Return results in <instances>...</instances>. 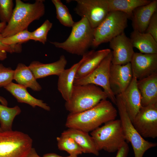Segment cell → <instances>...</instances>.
I'll return each instance as SVG.
<instances>
[{
	"label": "cell",
	"mask_w": 157,
	"mask_h": 157,
	"mask_svg": "<svg viewBox=\"0 0 157 157\" xmlns=\"http://www.w3.org/2000/svg\"><path fill=\"white\" fill-rule=\"evenodd\" d=\"M31 32L27 29L11 36L3 38L2 42L9 45L21 44L31 40Z\"/></svg>",
	"instance_id": "30"
},
{
	"label": "cell",
	"mask_w": 157,
	"mask_h": 157,
	"mask_svg": "<svg viewBox=\"0 0 157 157\" xmlns=\"http://www.w3.org/2000/svg\"><path fill=\"white\" fill-rule=\"evenodd\" d=\"M130 63L133 76L137 80L157 73V54L135 52Z\"/></svg>",
	"instance_id": "13"
},
{
	"label": "cell",
	"mask_w": 157,
	"mask_h": 157,
	"mask_svg": "<svg viewBox=\"0 0 157 157\" xmlns=\"http://www.w3.org/2000/svg\"><path fill=\"white\" fill-rule=\"evenodd\" d=\"M111 51L109 49L87 51L82 56L83 60L76 71L75 79L83 78L90 73Z\"/></svg>",
	"instance_id": "15"
},
{
	"label": "cell",
	"mask_w": 157,
	"mask_h": 157,
	"mask_svg": "<svg viewBox=\"0 0 157 157\" xmlns=\"http://www.w3.org/2000/svg\"><path fill=\"white\" fill-rule=\"evenodd\" d=\"M83 60L82 58L70 68L64 69L58 76V89L66 102L68 101L70 99L75 74Z\"/></svg>",
	"instance_id": "21"
},
{
	"label": "cell",
	"mask_w": 157,
	"mask_h": 157,
	"mask_svg": "<svg viewBox=\"0 0 157 157\" xmlns=\"http://www.w3.org/2000/svg\"><path fill=\"white\" fill-rule=\"evenodd\" d=\"M129 151V147L126 142L117 151L115 157H127Z\"/></svg>",
	"instance_id": "35"
},
{
	"label": "cell",
	"mask_w": 157,
	"mask_h": 157,
	"mask_svg": "<svg viewBox=\"0 0 157 157\" xmlns=\"http://www.w3.org/2000/svg\"><path fill=\"white\" fill-rule=\"evenodd\" d=\"M133 77L130 63L124 65L112 63L110 70L109 83L115 96L122 93L130 83Z\"/></svg>",
	"instance_id": "14"
},
{
	"label": "cell",
	"mask_w": 157,
	"mask_h": 157,
	"mask_svg": "<svg viewBox=\"0 0 157 157\" xmlns=\"http://www.w3.org/2000/svg\"><path fill=\"white\" fill-rule=\"evenodd\" d=\"M7 25L6 23L0 22V34H1Z\"/></svg>",
	"instance_id": "38"
},
{
	"label": "cell",
	"mask_w": 157,
	"mask_h": 157,
	"mask_svg": "<svg viewBox=\"0 0 157 157\" xmlns=\"http://www.w3.org/2000/svg\"><path fill=\"white\" fill-rule=\"evenodd\" d=\"M0 102L1 104L3 105L7 106L8 105L7 101L5 99L0 96Z\"/></svg>",
	"instance_id": "39"
},
{
	"label": "cell",
	"mask_w": 157,
	"mask_h": 157,
	"mask_svg": "<svg viewBox=\"0 0 157 157\" xmlns=\"http://www.w3.org/2000/svg\"><path fill=\"white\" fill-rule=\"evenodd\" d=\"M145 33L150 34L157 41V11L152 16Z\"/></svg>",
	"instance_id": "34"
},
{
	"label": "cell",
	"mask_w": 157,
	"mask_h": 157,
	"mask_svg": "<svg viewBox=\"0 0 157 157\" xmlns=\"http://www.w3.org/2000/svg\"><path fill=\"white\" fill-rule=\"evenodd\" d=\"M44 2L36 0L31 3L16 0L11 17L1 34L3 37H9L27 29L32 22L39 20L45 13Z\"/></svg>",
	"instance_id": "2"
},
{
	"label": "cell",
	"mask_w": 157,
	"mask_h": 157,
	"mask_svg": "<svg viewBox=\"0 0 157 157\" xmlns=\"http://www.w3.org/2000/svg\"><path fill=\"white\" fill-rule=\"evenodd\" d=\"M36 79L28 66L23 63H18L14 70L13 80L18 84L34 91H39L42 88Z\"/></svg>",
	"instance_id": "24"
},
{
	"label": "cell",
	"mask_w": 157,
	"mask_h": 157,
	"mask_svg": "<svg viewBox=\"0 0 157 157\" xmlns=\"http://www.w3.org/2000/svg\"><path fill=\"white\" fill-rule=\"evenodd\" d=\"M25 157H40L37 154L35 150L32 148L30 151Z\"/></svg>",
	"instance_id": "37"
},
{
	"label": "cell",
	"mask_w": 157,
	"mask_h": 157,
	"mask_svg": "<svg viewBox=\"0 0 157 157\" xmlns=\"http://www.w3.org/2000/svg\"><path fill=\"white\" fill-rule=\"evenodd\" d=\"M51 1L56 9V18L60 24L66 27H72L75 22L67 7L60 0Z\"/></svg>",
	"instance_id": "28"
},
{
	"label": "cell",
	"mask_w": 157,
	"mask_h": 157,
	"mask_svg": "<svg viewBox=\"0 0 157 157\" xmlns=\"http://www.w3.org/2000/svg\"><path fill=\"white\" fill-rule=\"evenodd\" d=\"M107 98L104 90L95 85H74L70 99L65 102V107L69 113H79L92 108Z\"/></svg>",
	"instance_id": "4"
},
{
	"label": "cell",
	"mask_w": 157,
	"mask_h": 157,
	"mask_svg": "<svg viewBox=\"0 0 157 157\" xmlns=\"http://www.w3.org/2000/svg\"><path fill=\"white\" fill-rule=\"evenodd\" d=\"M33 140L20 131H0V157H25L32 149Z\"/></svg>",
	"instance_id": "8"
},
{
	"label": "cell",
	"mask_w": 157,
	"mask_h": 157,
	"mask_svg": "<svg viewBox=\"0 0 157 157\" xmlns=\"http://www.w3.org/2000/svg\"><path fill=\"white\" fill-rule=\"evenodd\" d=\"M137 80L133 76L129 86L121 94L131 121L142 107L141 96L137 86Z\"/></svg>",
	"instance_id": "19"
},
{
	"label": "cell",
	"mask_w": 157,
	"mask_h": 157,
	"mask_svg": "<svg viewBox=\"0 0 157 157\" xmlns=\"http://www.w3.org/2000/svg\"><path fill=\"white\" fill-rule=\"evenodd\" d=\"M67 63V61L65 56L62 55L59 59L55 62L44 64L34 61L31 62L28 67L35 78L37 79L51 75L58 76L65 69Z\"/></svg>",
	"instance_id": "17"
},
{
	"label": "cell",
	"mask_w": 157,
	"mask_h": 157,
	"mask_svg": "<svg viewBox=\"0 0 157 157\" xmlns=\"http://www.w3.org/2000/svg\"><path fill=\"white\" fill-rule=\"evenodd\" d=\"M61 135L72 138L81 148L83 153L99 155V151L88 133L76 129L68 128L64 131Z\"/></svg>",
	"instance_id": "22"
},
{
	"label": "cell",
	"mask_w": 157,
	"mask_h": 157,
	"mask_svg": "<svg viewBox=\"0 0 157 157\" xmlns=\"http://www.w3.org/2000/svg\"><path fill=\"white\" fill-rule=\"evenodd\" d=\"M2 131V130L1 129V127H0V131Z\"/></svg>",
	"instance_id": "40"
},
{
	"label": "cell",
	"mask_w": 157,
	"mask_h": 157,
	"mask_svg": "<svg viewBox=\"0 0 157 157\" xmlns=\"http://www.w3.org/2000/svg\"><path fill=\"white\" fill-rule=\"evenodd\" d=\"M75 13L87 19L94 29L106 17L109 10L107 0H76Z\"/></svg>",
	"instance_id": "10"
},
{
	"label": "cell",
	"mask_w": 157,
	"mask_h": 157,
	"mask_svg": "<svg viewBox=\"0 0 157 157\" xmlns=\"http://www.w3.org/2000/svg\"><path fill=\"white\" fill-rule=\"evenodd\" d=\"M72 28L71 33L65 41L50 42L56 47L69 53L83 56L92 46L94 29L85 17L75 22Z\"/></svg>",
	"instance_id": "3"
},
{
	"label": "cell",
	"mask_w": 157,
	"mask_h": 157,
	"mask_svg": "<svg viewBox=\"0 0 157 157\" xmlns=\"http://www.w3.org/2000/svg\"><path fill=\"white\" fill-rule=\"evenodd\" d=\"M157 10V0L151 1L147 4L136 8L130 18L133 30L145 33L152 16Z\"/></svg>",
	"instance_id": "16"
},
{
	"label": "cell",
	"mask_w": 157,
	"mask_h": 157,
	"mask_svg": "<svg viewBox=\"0 0 157 157\" xmlns=\"http://www.w3.org/2000/svg\"><path fill=\"white\" fill-rule=\"evenodd\" d=\"M3 38L0 34V60H3L7 57V53H20L22 50L21 44L9 45L3 43L2 40Z\"/></svg>",
	"instance_id": "32"
},
{
	"label": "cell",
	"mask_w": 157,
	"mask_h": 157,
	"mask_svg": "<svg viewBox=\"0 0 157 157\" xmlns=\"http://www.w3.org/2000/svg\"><path fill=\"white\" fill-rule=\"evenodd\" d=\"M42 157H78L77 156L69 155L67 156H62L54 153H50L44 155Z\"/></svg>",
	"instance_id": "36"
},
{
	"label": "cell",
	"mask_w": 157,
	"mask_h": 157,
	"mask_svg": "<svg viewBox=\"0 0 157 157\" xmlns=\"http://www.w3.org/2000/svg\"><path fill=\"white\" fill-rule=\"evenodd\" d=\"M137 132L143 138L157 137V104L142 106L131 121Z\"/></svg>",
	"instance_id": "11"
},
{
	"label": "cell",
	"mask_w": 157,
	"mask_h": 157,
	"mask_svg": "<svg viewBox=\"0 0 157 157\" xmlns=\"http://www.w3.org/2000/svg\"><path fill=\"white\" fill-rule=\"evenodd\" d=\"M91 136L99 151H117L126 142L120 119L112 120L92 131Z\"/></svg>",
	"instance_id": "5"
},
{
	"label": "cell",
	"mask_w": 157,
	"mask_h": 157,
	"mask_svg": "<svg viewBox=\"0 0 157 157\" xmlns=\"http://www.w3.org/2000/svg\"><path fill=\"white\" fill-rule=\"evenodd\" d=\"M109 42L110 47L112 50V64L124 65L131 62L135 52L130 38L124 32Z\"/></svg>",
	"instance_id": "12"
},
{
	"label": "cell",
	"mask_w": 157,
	"mask_h": 157,
	"mask_svg": "<svg viewBox=\"0 0 157 157\" xmlns=\"http://www.w3.org/2000/svg\"><path fill=\"white\" fill-rule=\"evenodd\" d=\"M137 84L142 106L157 104V73L137 80Z\"/></svg>",
	"instance_id": "18"
},
{
	"label": "cell",
	"mask_w": 157,
	"mask_h": 157,
	"mask_svg": "<svg viewBox=\"0 0 157 157\" xmlns=\"http://www.w3.org/2000/svg\"><path fill=\"white\" fill-rule=\"evenodd\" d=\"M110 11H118L126 14L131 18L137 8L150 3L149 0H107Z\"/></svg>",
	"instance_id": "25"
},
{
	"label": "cell",
	"mask_w": 157,
	"mask_h": 157,
	"mask_svg": "<svg viewBox=\"0 0 157 157\" xmlns=\"http://www.w3.org/2000/svg\"><path fill=\"white\" fill-rule=\"evenodd\" d=\"M128 16L120 11H110L103 21L94 29L92 46L97 47L109 42L124 32L127 26Z\"/></svg>",
	"instance_id": "7"
},
{
	"label": "cell",
	"mask_w": 157,
	"mask_h": 157,
	"mask_svg": "<svg viewBox=\"0 0 157 157\" xmlns=\"http://www.w3.org/2000/svg\"><path fill=\"white\" fill-rule=\"evenodd\" d=\"M58 149L67 152L70 155L78 156L83 153L80 146L72 138L61 135L56 138Z\"/></svg>",
	"instance_id": "27"
},
{
	"label": "cell",
	"mask_w": 157,
	"mask_h": 157,
	"mask_svg": "<svg viewBox=\"0 0 157 157\" xmlns=\"http://www.w3.org/2000/svg\"><path fill=\"white\" fill-rule=\"evenodd\" d=\"M13 3L12 0H0V20L8 23L13 12Z\"/></svg>",
	"instance_id": "31"
},
{
	"label": "cell",
	"mask_w": 157,
	"mask_h": 157,
	"mask_svg": "<svg viewBox=\"0 0 157 157\" xmlns=\"http://www.w3.org/2000/svg\"><path fill=\"white\" fill-rule=\"evenodd\" d=\"M14 70L0 64V88L4 87L13 80Z\"/></svg>",
	"instance_id": "33"
},
{
	"label": "cell",
	"mask_w": 157,
	"mask_h": 157,
	"mask_svg": "<svg viewBox=\"0 0 157 157\" xmlns=\"http://www.w3.org/2000/svg\"><path fill=\"white\" fill-rule=\"evenodd\" d=\"M52 25V23L49 20H46L40 26L31 32V40L45 44L47 41L48 33Z\"/></svg>",
	"instance_id": "29"
},
{
	"label": "cell",
	"mask_w": 157,
	"mask_h": 157,
	"mask_svg": "<svg viewBox=\"0 0 157 157\" xmlns=\"http://www.w3.org/2000/svg\"><path fill=\"white\" fill-rule=\"evenodd\" d=\"M4 88L19 102L27 104L33 108L38 106L47 111L50 110V107L47 104L32 96L27 91V88L23 86L12 82Z\"/></svg>",
	"instance_id": "20"
},
{
	"label": "cell",
	"mask_w": 157,
	"mask_h": 157,
	"mask_svg": "<svg viewBox=\"0 0 157 157\" xmlns=\"http://www.w3.org/2000/svg\"><path fill=\"white\" fill-rule=\"evenodd\" d=\"M112 59L111 51L90 73L83 78L74 79V85L93 84L99 86L103 88L108 98L116 105V97L111 88L109 83L110 70Z\"/></svg>",
	"instance_id": "9"
},
{
	"label": "cell",
	"mask_w": 157,
	"mask_h": 157,
	"mask_svg": "<svg viewBox=\"0 0 157 157\" xmlns=\"http://www.w3.org/2000/svg\"><path fill=\"white\" fill-rule=\"evenodd\" d=\"M133 47L140 53L144 54H157V41L149 34L133 31L129 38Z\"/></svg>",
	"instance_id": "23"
},
{
	"label": "cell",
	"mask_w": 157,
	"mask_h": 157,
	"mask_svg": "<svg viewBox=\"0 0 157 157\" xmlns=\"http://www.w3.org/2000/svg\"><path fill=\"white\" fill-rule=\"evenodd\" d=\"M117 111L112 102L106 99L101 100L96 105L85 111L69 113L65 125L68 128L80 130L88 133L101 124L115 119Z\"/></svg>",
	"instance_id": "1"
},
{
	"label": "cell",
	"mask_w": 157,
	"mask_h": 157,
	"mask_svg": "<svg viewBox=\"0 0 157 157\" xmlns=\"http://www.w3.org/2000/svg\"><path fill=\"white\" fill-rule=\"evenodd\" d=\"M21 111L18 106L10 108L0 104V126L2 131L12 130L14 119Z\"/></svg>",
	"instance_id": "26"
},
{
	"label": "cell",
	"mask_w": 157,
	"mask_h": 157,
	"mask_svg": "<svg viewBox=\"0 0 157 157\" xmlns=\"http://www.w3.org/2000/svg\"><path fill=\"white\" fill-rule=\"evenodd\" d=\"M117 108L126 141L133 147L135 157H143L149 149L156 146V143L149 142L143 138L134 127L126 110L121 94L115 96Z\"/></svg>",
	"instance_id": "6"
}]
</instances>
